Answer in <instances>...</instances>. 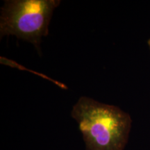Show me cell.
<instances>
[{
	"instance_id": "3",
	"label": "cell",
	"mask_w": 150,
	"mask_h": 150,
	"mask_svg": "<svg viewBox=\"0 0 150 150\" xmlns=\"http://www.w3.org/2000/svg\"><path fill=\"white\" fill-rule=\"evenodd\" d=\"M147 43H148V45H149V48H150V38L149 39V40H148V42H147Z\"/></svg>"
},
{
	"instance_id": "1",
	"label": "cell",
	"mask_w": 150,
	"mask_h": 150,
	"mask_svg": "<svg viewBox=\"0 0 150 150\" xmlns=\"http://www.w3.org/2000/svg\"><path fill=\"white\" fill-rule=\"evenodd\" d=\"M71 115L78 122L86 150H123L131 127L130 115L112 105L81 97Z\"/></svg>"
},
{
	"instance_id": "2",
	"label": "cell",
	"mask_w": 150,
	"mask_h": 150,
	"mask_svg": "<svg viewBox=\"0 0 150 150\" xmlns=\"http://www.w3.org/2000/svg\"><path fill=\"white\" fill-rule=\"evenodd\" d=\"M59 0H6L1 8L0 35H15L32 43L39 54L42 37L49 35V24Z\"/></svg>"
}]
</instances>
